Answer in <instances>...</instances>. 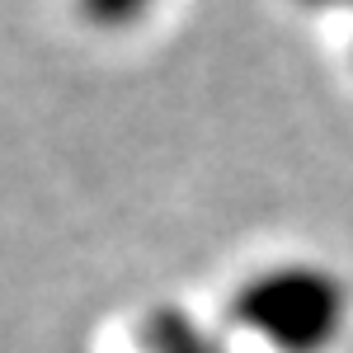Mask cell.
Returning a JSON list of instances; mask_svg holds the SVG:
<instances>
[{
	"label": "cell",
	"instance_id": "cell-2",
	"mask_svg": "<svg viewBox=\"0 0 353 353\" xmlns=\"http://www.w3.org/2000/svg\"><path fill=\"white\" fill-rule=\"evenodd\" d=\"M76 10H81L85 24L104 28V33H123L137 19H146L156 10V0H76Z\"/></svg>",
	"mask_w": 353,
	"mask_h": 353
},
{
	"label": "cell",
	"instance_id": "cell-3",
	"mask_svg": "<svg viewBox=\"0 0 353 353\" xmlns=\"http://www.w3.org/2000/svg\"><path fill=\"white\" fill-rule=\"evenodd\" d=\"M297 5H311V10H334V5H353V0H297Z\"/></svg>",
	"mask_w": 353,
	"mask_h": 353
},
{
	"label": "cell",
	"instance_id": "cell-1",
	"mask_svg": "<svg viewBox=\"0 0 353 353\" xmlns=\"http://www.w3.org/2000/svg\"><path fill=\"white\" fill-rule=\"evenodd\" d=\"M231 321L273 353H325L349 321V288L321 264H269L231 292Z\"/></svg>",
	"mask_w": 353,
	"mask_h": 353
}]
</instances>
